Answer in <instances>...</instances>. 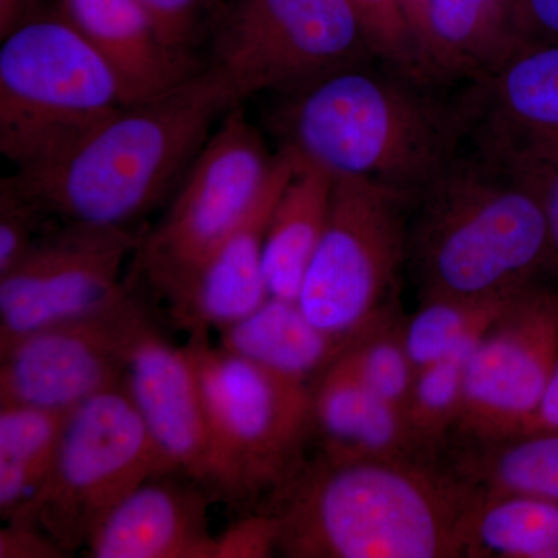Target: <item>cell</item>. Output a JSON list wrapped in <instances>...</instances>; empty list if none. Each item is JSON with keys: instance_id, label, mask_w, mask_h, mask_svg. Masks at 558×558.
<instances>
[{"instance_id": "cell-1", "label": "cell", "mask_w": 558, "mask_h": 558, "mask_svg": "<svg viewBox=\"0 0 558 558\" xmlns=\"http://www.w3.org/2000/svg\"><path fill=\"white\" fill-rule=\"evenodd\" d=\"M476 492L429 457L304 464L266 512L281 521L290 558L462 557Z\"/></svg>"}, {"instance_id": "cell-2", "label": "cell", "mask_w": 558, "mask_h": 558, "mask_svg": "<svg viewBox=\"0 0 558 558\" xmlns=\"http://www.w3.org/2000/svg\"><path fill=\"white\" fill-rule=\"evenodd\" d=\"M242 101L208 65L159 97L117 110L50 163L16 174L62 222L131 229L179 185L211 128Z\"/></svg>"}, {"instance_id": "cell-3", "label": "cell", "mask_w": 558, "mask_h": 558, "mask_svg": "<svg viewBox=\"0 0 558 558\" xmlns=\"http://www.w3.org/2000/svg\"><path fill=\"white\" fill-rule=\"evenodd\" d=\"M417 84L355 64L288 92L274 117L279 149L332 178L374 180L416 201L457 159L470 128L462 102L440 105Z\"/></svg>"}, {"instance_id": "cell-4", "label": "cell", "mask_w": 558, "mask_h": 558, "mask_svg": "<svg viewBox=\"0 0 558 558\" xmlns=\"http://www.w3.org/2000/svg\"><path fill=\"white\" fill-rule=\"evenodd\" d=\"M416 201L410 245L422 299H506L554 278L537 194L494 150L481 148L475 159L457 157Z\"/></svg>"}, {"instance_id": "cell-5", "label": "cell", "mask_w": 558, "mask_h": 558, "mask_svg": "<svg viewBox=\"0 0 558 558\" xmlns=\"http://www.w3.org/2000/svg\"><path fill=\"white\" fill-rule=\"evenodd\" d=\"M208 424L205 490L215 501L267 509L304 468V447L314 435L312 388L293 384L191 336ZM264 512V510H263Z\"/></svg>"}, {"instance_id": "cell-6", "label": "cell", "mask_w": 558, "mask_h": 558, "mask_svg": "<svg viewBox=\"0 0 558 558\" xmlns=\"http://www.w3.org/2000/svg\"><path fill=\"white\" fill-rule=\"evenodd\" d=\"M124 108L116 73L73 25L38 16L0 46V150L38 170Z\"/></svg>"}, {"instance_id": "cell-7", "label": "cell", "mask_w": 558, "mask_h": 558, "mask_svg": "<svg viewBox=\"0 0 558 558\" xmlns=\"http://www.w3.org/2000/svg\"><path fill=\"white\" fill-rule=\"evenodd\" d=\"M160 475L171 473L119 385L70 411L46 480L7 521L39 527L73 556L121 499Z\"/></svg>"}, {"instance_id": "cell-8", "label": "cell", "mask_w": 558, "mask_h": 558, "mask_svg": "<svg viewBox=\"0 0 558 558\" xmlns=\"http://www.w3.org/2000/svg\"><path fill=\"white\" fill-rule=\"evenodd\" d=\"M413 197L374 180L340 178L299 304L323 332L351 343L395 311L405 259V208Z\"/></svg>"}, {"instance_id": "cell-9", "label": "cell", "mask_w": 558, "mask_h": 558, "mask_svg": "<svg viewBox=\"0 0 558 558\" xmlns=\"http://www.w3.org/2000/svg\"><path fill=\"white\" fill-rule=\"evenodd\" d=\"M278 163L241 105L180 180L160 222L142 238L135 264L150 292L168 303L185 288L220 242L236 229L269 186Z\"/></svg>"}, {"instance_id": "cell-10", "label": "cell", "mask_w": 558, "mask_h": 558, "mask_svg": "<svg viewBox=\"0 0 558 558\" xmlns=\"http://www.w3.org/2000/svg\"><path fill=\"white\" fill-rule=\"evenodd\" d=\"M213 35L211 65L242 100L288 94L371 54L347 0H233Z\"/></svg>"}, {"instance_id": "cell-11", "label": "cell", "mask_w": 558, "mask_h": 558, "mask_svg": "<svg viewBox=\"0 0 558 558\" xmlns=\"http://www.w3.org/2000/svg\"><path fill=\"white\" fill-rule=\"evenodd\" d=\"M149 288L132 259L123 286L98 310L0 351V405L70 413L123 381L130 349L149 323Z\"/></svg>"}, {"instance_id": "cell-12", "label": "cell", "mask_w": 558, "mask_h": 558, "mask_svg": "<svg viewBox=\"0 0 558 558\" xmlns=\"http://www.w3.org/2000/svg\"><path fill=\"white\" fill-rule=\"evenodd\" d=\"M558 363V286L542 281L510 296L465 363V440L519 435L539 409Z\"/></svg>"}, {"instance_id": "cell-13", "label": "cell", "mask_w": 558, "mask_h": 558, "mask_svg": "<svg viewBox=\"0 0 558 558\" xmlns=\"http://www.w3.org/2000/svg\"><path fill=\"white\" fill-rule=\"evenodd\" d=\"M140 242L128 227L83 222L40 233L0 277V351L108 303L123 286Z\"/></svg>"}, {"instance_id": "cell-14", "label": "cell", "mask_w": 558, "mask_h": 558, "mask_svg": "<svg viewBox=\"0 0 558 558\" xmlns=\"http://www.w3.org/2000/svg\"><path fill=\"white\" fill-rule=\"evenodd\" d=\"M121 385L138 411L168 473L205 488L207 413L199 377L186 348H175L149 323L130 349Z\"/></svg>"}, {"instance_id": "cell-15", "label": "cell", "mask_w": 558, "mask_h": 558, "mask_svg": "<svg viewBox=\"0 0 558 558\" xmlns=\"http://www.w3.org/2000/svg\"><path fill=\"white\" fill-rule=\"evenodd\" d=\"M295 159L278 149L269 186L240 226L194 271L185 288L168 303L172 318L190 336H207L247 317L269 299L264 275V245L271 208L293 170Z\"/></svg>"}, {"instance_id": "cell-16", "label": "cell", "mask_w": 558, "mask_h": 558, "mask_svg": "<svg viewBox=\"0 0 558 558\" xmlns=\"http://www.w3.org/2000/svg\"><path fill=\"white\" fill-rule=\"evenodd\" d=\"M208 492L179 475L154 476L110 510L84 548L90 558H215Z\"/></svg>"}, {"instance_id": "cell-17", "label": "cell", "mask_w": 558, "mask_h": 558, "mask_svg": "<svg viewBox=\"0 0 558 558\" xmlns=\"http://www.w3.org/2000/svg\"><path fill=\"white\" fill-rule=\"evenodd\" d=\"M473 81L462 105L470 126L483 121V146L558 143V43L513 47Z\"/></svg>"}, {"instance_id": "cell-18", "label": "cell", "mask_w": 558, "mask_h": 558, "mask_svg": "<svg viewBox=\"0 0 558 558\" xmlns=\"http://www.w3.org/2000/svg\"><path fill=\"white\" fill-rule=\"evenodd\" d=\"M58 14L108 62L124 106L159 97L205 69L161 38L137 0H61Z\"/></svg>"}, {"instance_id": "cell-19", "label": "cell", "mask_w": 558, "mask_h": 558, "mask_svg": "<svg viewBox=\"0 0 558 558\" xmlns=\"http://www.w3.org/2000/svg\"><path fill=\"white\" fill-rule=\"evenodd\" d=\"M312 414L325 457H429L414 439L403 411L363 384L344 351L312 387Z\"/></svg>"}, {"instance_id": "cell-20", "label": "cell", "mask_w": 558, "mask_h": 558, "mask_svg": "<svg viewBox=\"0 0 558 558\" xmlns=\"http://www.w3.org/2000/svg\"><path fill=\"white\" fill-rule=\"evenodd\" d=\"M513 0H418L413 25L425 78H480L515 47Z\"/></svg>"}, {"instance_id": "cell-21", "label": "cell", "mask_w": 558, "mask_h": 558, "mask_svg": "<svg viewBox=\"0 0 558 558\" xmlns=\"http://www.w3.org/2000/svg\"><path fill=\"white\" fill-rule=\"evenodd\" d=\"M220 332V348L281 379L311 388L347 348L318 329L299 301L275 296Z\"/></svg>"}, {"instance_id": "cell-22", "label": "cell", "mask_w": 558, "mask_h": 558, "mask_svg": "<svg viewBox=\"0 0 558 558\" xmlns=\"http://www.w3.org/2000/svg\"><path fill=\"white\" fill-rule=\"evenodd\" d=\"M333 185L336 178L328 172L295 159L267 226L264 275L270 296L299 300L304 275L328 223Z\"/></svg>"}, {"instance_id": "cell-23", "label": "cell", "mask_w": 558, "mask_h": 558, "mask_svg": "<svg viewBox=\"0 0 558 558\" xmlns=\"http://www.w3.org/2000/svg\"><path fill=\"white\" fill-rule=\"evenodd\" d=\"M469 442L450 468L476 495H523L558 505V429Z\"/></svg>"}, {"instance_id": "cell-24", "label": "cell", "mask_w": 558, "mask_h": 558, "mask_svg": "<svg viewBox=\"0 0 558 558\" xmlns=\"http://www.w3.org/2000/svg\"><path fill=\"white\" fill-rule=\"evenodd\" d=\"M462 557L558 558L557 502L478 495L462 523Z\"/></svg>"}, {"instance_id": "cell-25", "label": "cell", "mask_w": 558, "mask_h": 558, "mask_svg": "<svg viewBox=\"0 0 558 558\" xmlns=\"http://www.w3.org/2000/svg\"><path fill=\"white\" fill-rule=\"evenodd\" d=\"M69 413L0 405V517L10 520L50 472Z\"/></svg>"}, {"instance_id": "cell-26", "label": "cell", "mask_w": 558, "mask_h": 558, "mask_svg": "<svg viewBox=\"0 0 558 558\" xmlns=\"http://www.w3.org/2000/svg\"><path fill=\"white\" fill-rule=\"evenodd\" d=\"M510 296H424L413 317L403 322V337L416 369L472 351Z\"/></svg>"}, {"instance_id": "cell-27", "label": "cell", "mask_w": 558, "mask_h": 558, "mask_svg": "<svg viewBox=\"0 0 558 558\" xmlns=\"http://www.w3.org/2000/svg\"><path fill=\"white\" fill-rule=\"evenodd\" d=\"M469 352L439 360L416 371L409 400L407 424L425 453L454 432L464 405L465 363Z\"/></svg>"}, {"instance_id": "cell-28", "label": "cell", "mask_w": 558, "mask_h": 558, "mask_svg": "<svg viewBox=\"0 0 558 558\" xmlns=\"http://www.w3.org/2000/svg\"><path fill=\"white\" fill-rule=\"evenodd\" d=\"M344 352L363 384L405 414L417 369L403 337V322L395 311L363 330Z\"/></svg>"}, {"instance_id": "cell-29", "label": "cell", "mask_w": 558, "mask_h": 558, "mask_svg": "<svg viewBox=\"0 0 558 558\" xmlns=\"http://www.w3.org/2000/svg\"><path fill=\"white\" fill-rule=\"evenodd\" d=\"M369 53L410 78L427 81L421 50L402 0H347Z\"/></svg>"}, {"instance_id": "cell-30", "label": "cell", "mask_w": 558, "mask_h": 558, "mask_svg": "<svg viewBox=\"0 0 558 558\" xmlns=\"http://www.w3.org/2000/svg\"><path fill=\"white\" fill-rule=\"evenodd\" d=\"M49 218L17 174L0 182V277L13 269Z\"/></svg>"}, {"instance_id": "cell-31", "label": "cell", "mask_w": 558, "mask_h": 558, "mask_svg": "<svg viewBox=\"0 0 558 558\" xmlns=\"http://www.w3.org/2000/svg\"><path fill=\"white\" fill-rule=\"evenodd\" d=\"M149 14L161 38L175 50L194 54L205 36L215 33L227 0H137Z\"/></svg>"}, {"instance_id": "cell-32", "label": "cell", "mask_w": 558, "mask_h": 558, "mask_svg": "<svg viewBox=\"0 0 558 558\" xmlns=\"http://www.w3.org/2000/svg\"><path fill=\"white\" fill-rule=\"evenodd\" d=\"M487 149L508 159L537 194L548 226L554 278L558 284V143H539L513 149Z\"/></svg>"}, {"instance_id": "cell-33", "label": "cell", "mask_w": 558, "mask_h": 558, "mask_svg": "<svg viewBox=\"0 0 558 558\" xmlns=\"http://www.w3.org/2000/svg\"><path fill=\"white\" fill-rule=\"evenodd\" d=\"M281 521L274 512H255L216 535L215 558H267L279 553Z\"/></svg>"}, {"instance_id": "cell-34", "label": "cell", "mask_w": 558, "mask_h": 558, "mask_svg": "<svg viewBox=\"0 0 558 558\" xmlns=\"http://www.w3.org/2000/svg\"><path fill=\"white\" fill-rule=\"evenodd\" d=\"M512 35L515 47L558 43V0H513Z\"/></svg>"}, {"instance_id": "cell-35", "label": "cell", "mask_w": 558, "mask_h": 558, "mask_svg": "<svg viewBox=\"0 0 558 558\" xmlns=\"http://www.w3.org/2000/svg\"><path fill=\"white\" fill-rule=\"evenodd\" d=\"M68 557L39 527L7 521L0 529V558H61Z\"/></svg>"}, {"instance_id": "cell-36", "label": "cell", "mask_w": 558, "mask_h": 558, "mask_svg": "<svg viewBox=\"0 0 558 558\" xmlns=\"http://www.w3.org/2000/svg\"><path fill=\"white\" fill-rule=\"evenodd\" d=\"M36 5L38 0H0V39L38 17Z\"/></svg>"}, {"instance_id": "cell-37", "label": "cell", "mask_w": 558, "mask_h": 558, "mask_svg": "<svg viewBox=\"0 0 558 558\" xmlns=\"http://www.w3.org/2000/svg\"><path fill=\"white\" fill-rule=\"evenodd\" d=\"M534 429H558V363L545 398L539 403L537 414L524 432H534Z\"/></svg>"}, {"instance_id": "cell-38", "label": "cell", "mask_w": 558, "mask_h": 558, "mask_svg": "<svg viewBox=\"0 0 558 558\" xmlns=\"http://www.w3.org/2000/svg\"><path fill=\"white\" fill-rule=\"evenodd\" d=\"M403 5H405L407 14H409V20L411 24V20H413L414 11H416L418 5V0H402Z\"/></svg>"}]
</instances>
